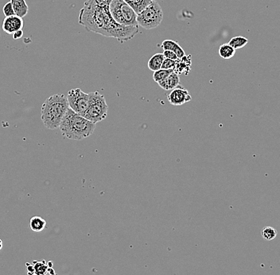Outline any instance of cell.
Listing matches in <instances>:
<instances>
[{
	"mask_svg": "<svg viewBox=\"0 0 280 275\" xmlns=\"http://www.w3.org/2000/svg\"><path fill=\"white\" fill-rule=\"evenodd\" d=\"M111 0H87L79 15V23L89 32L114 37L124 43L139 33V27L118 24L110 13Z\"/></svg>",
	"mask_w": 280,
	"mask_h": 275,
	"instance_id": "obj_1",
	"label": "cell"
},
{
	"mask_svg": "<svg viewBox=\"0 0 280 275\" xmlns=\"http://www.w3.org/2000/svg\"><path fill=\"white\" fill-rule=\"evenodd\" d=\"M59 128L62 135L69 139L82 140L93 135L96 124L69 108Z\"/></svg>",
	"mask_w": 280,
	"mask_h": 275,
	"instance_id": "obj_2",
	"label": "cell"
},
{
	"mask_svg": "<svg viewBox=\"0 0 280 275\" xmlns=\"http://www.w3.org/2000/svg\"><path fill=\"white\" fill-rule=\"evenodd\" d=\"M70 108L67 97L64 94H55L49 97L41 107V119L45 128L56 130Z\"/></svg>",
	"mask_w": 280,
	"mask_h": 275,
	"instance_id": "obj_3",
	"label": "cell"
},
{
	"mask_svg": "<svg viewBox=\"0 0 280 275\" xmlns=\"http://www.w3.org/2000/svg\"><path fill=\"white\" fill-rule=\"evenodd\" d=\"M109 10L111 17L118 24L125 27H139L137 14L124 0H111Z\"/></svg>",
	"mask_w": 280,
	"mask_h": 275,
	"instance_id": "obj_4",
	"label": "cell"
},
{
	"mask_svg": "<svg viewBox=\"0 0 280 275\" xmlns=\"http://www.w3.org/2000/svg\"><path fill=\"white\" fill-rule=\"evenodd\" d=\"M89 108L84 117L97 124L106 119L108 111V105L103 95L99 92L89 93Z\"/></svg>",
	"mask_w": 280,
	"mask_h": 275,
	"instance_id": "obj_5",
	"label": "cell"
},
{
	"mask_svg": "<svg viewBox=\"0 0 280 275\" xmlns=\"http://www.w3.org/2000/svg\"><path fill=\"white\" fill-rule=\"evenodd\" d=\"M163 19V9L156 1H151L144 10L137 15L139 27H142L146 30L155 29L159 27Z\"/></svg>",
	"mask_w": 280,
	"mask_h": 275,
	"instance_id": "obj_6",
	"label": "cell"
},
{
	"mask_svg": "<svg viewBox=\"0 0 280 275\" xmlns=\"http://www.w3.org/2000/svg\"><path fill=\"white\" fill-rule=\"evenodd\" d=\"M67 100L70 109L78 115H85L89 108V93H85L80 89H72L67 95Z\"/></svg>",
	"mask_w": 280,
	"mask_h": 275,
	"instance_id": "obj_7",
	"label": "cell"
},
{
	"mask_svg": "<svg viewBox=\"0 0 280 275\" xmlns=\"http://www.w3.org/2000/svg\"><path fill=\"white\" fill-rule=\"evenodd\" d=\"M167 100L174 106H181L187 102H190L192 100V97L188 90H186L184 87L179 85L173 90H171V93L167 96Z\"/></svg>",
	"mask_w": 280,
	"mask_h": 275,
	"instance_id": "obj_8",
	"label": "cell"
},
{
	"mask_svg": "<svg viewBox=\"0 0 280 275\" xmlns=\"http://www.w3.org/2000/svg\"><path fill=\"white\" fill-rule=\"evenodd\" d=\"M24 27V22L23 19L17 15H13L10 17H5L4 20L2 22V30L5 33L13 35L16 31L23 30Z\"/></svg>",
	"mask_w": 280,
	"mask_h": 275,
	"instance_id": "obj_9",
	"label": "cell"
},
{
	"mask_svg": "<svg viewBox=\"0 0 280 275\" xmlns=\"http://www.w3.org/2000/svg\"><path fill=\"white\" fill-rule=\"evenodd\" d=\"M159 86L165 91H171L180 85V77L175 72H171L165 80L158 83Z\"/></svg>",
	"mask_w": 280,
	"mask_h": 275,
	"instance_id": "obj_10",
	"label": "cell"
},
{
	"mask_svg": "<svg viewBox=\"0 0 280 275\" xmlns=\"http://www.w3.org/2000/svg\"><path fill=\"white\" fill-rule=\"evenodd\" d=\"M161 47L163 48V50H171L176 54L178 59L183 58L185 56V51L183 49L178 45L177 41H173V40H165L163 41V43L161 45Z\"/></svg>",
	"mask_w": 280,
	"mask_h": 275,
	"instance_id": "obj_11",
	"label": "cell"
},
{
	"mask_svg": "<svg viewBox=\"0 0 280 275\" xmlns=\"http://www.w3.org/2000/svg\"><path fill=\"white\" fill-rule=\"evenodd\" d=\"M190 66H191V56H186L181 59H178L176 62V66H175V72L176 73L179 74L185 73L187 75L188 72H190Z\"/></svg>",
	"mask_w": 280,
	"mask_h": 275,
	"instance_id": "obj_12",
	"label": "cell"
},
{
	"mask_svg": "<svg viewBox=\"0 0 280 275\" xmlns=\"http://www.w3.org/2000/svg\"><path fill=\"white\" fill-rule=\"evenodd\" d=\"M10 2L12 4L15 15L23 19V17L27 15L29 7L26 0H10Z\"/></svg>",
	"mask_w": 280,
	"mask_h": 275,
	"instance_id": "obj_13",
	"label": "cell"
},
{
	"mask_svg": "<svg viewBox=\"0 0 280 275\" xmlns=\"http://www.w3.org/2000/svg\"><path fill=\"white\" fill-rule=\"evenodd\" d=\"M164 59H165V58H164L163 54H156L153 55L149 59L148 63H147L149 69L151 70L153 72L161 69Z\"/></svg>",
	"mask_w": 280,
	"mask_h": 275,
	"instance_id": "obj_14",
	"label": "cell"
},
{
	"mask_svg": "<svg viewBox=\"0 0 280 275\" xmlns=\"http://www.w3.org/2000/svg\"><path fill=\"white\" fill-rule=\"evenodd\" d=\"M129 6H132L133 10L138 15L142 10H144L146 6L150 4V0H124Z\"/></svg>",
	"mask_w": 280,
	"mask_h": 275,
	"instance_id": "obj_15",
	"label": "cell"
},
{
	"mask_svg": "<svg viewBox=\"0 0 280 275\" xmlns=\"http://www.w3.org/2000/svg\"><path fill=\"white\" fill-rule=\"evenodd\" d=\"M45 226H46V221L40 216H34L30 220V227L31 230L34 232H42L45 229Z\"/></svg>",
	"mask_w": 280,
	"mask_h": 275,
	"instance_id": "obj_16",
	"label": "cell"
},
{
	"mask_svg": "<svg viewBox=\"0 0 280 275\" xmlns=\"http://www.w3.org/2000/svg\"><path fill=\"white\" fill-rule=\"evenodd\" d=\"M219 55L223 59H231L236 54V49H233L229 43L220 45L218 50Z\"/></svg>",
	"mask_w": 280,
	"mask_h": 275,
	"instance_id": "obj_17",
	"label": "cell"
},
{
	"mask_svg": "<svg viewBox=\"0 0 280 275\" xmlns=\"http://www.w3.org/2000/svg\"><path fill=\"white\" fill-rule=\"evenodd\" d=\"M247 43H248V39L246 38V37H243V36H237V37H233L229 42V45L233 49H236V50L242 49Z\"/></svg>",
	"mask_w": 280,
	"mask_h": 275,
	"instance_id": "obj_18",
	"label": "cell"
},
{
	"mask_svg": "<svg viewBox=\"0 0 280 275\" xmlns=\"http://www.w3.org/2000/svg\"><path fill=\"white\" fill-rule=\"evenodd\" d=\"M175 72L174 69H161L158 70V71H155L153 74V79L155 80V82L159 83L161 81H163V80H165L167 76H169L171 72Z\"/></svg>",
	"mask_w": 280,
	"mask_h": 275,
	"instance_id": "obj_19",
	"label": "cell"
},
{
	"mask_svg": "<svg viewBox=\"0 0 280 275\" xmlns=\"http://www.w3.org/2000/svg\"><path fill=\"white\" fill-rule=\"evenodd\" d=\"M262 237L267 241H272L277 236V231L272 227H265L261 232Z\"/></svg>",
	"mask_w": 280,
	"mask_h": 275,
	"instance_id": "obj_20",
	"label": "cell"
},
{
	"mask_svg": "<svg viewBox=\"0 0 280 275\" xmlns=\"http://www.w3.org/2000/svg\"><path fill=\"white\" fill-rule=\"evenodd\" d=\"M34 263V273L35 275H45L47 274V266L44 262H35Z\"/></svg>",
	"mask_w": 280,
	"mask_h": 275,
	"instance_id": "obj_21",
	"label": "cell"
},
{
	"mask_svg": "<svg viewBox=\"0 0 280 275\" xmlns=\"http://www.w3.org/2000/svg\"><path fill=\"white\" fill-rule=\"evenodd\" d=\"M176 62L177 61H174V60L167 59L165 58L163 61V65H162V69H174L175 70V66H176Z\"/></svg>",
	"mask_w": 280,
	"mask_h": 275,
	"instance_id": "obj_22",
	"label": "cell"
},
{
	"mask_svg": "<svg viewBox=\"0 0 280 275\" xmlns=\"http://www.w3.org/2000/svg\"><path fill=\"white\" fill-rule=\"evenodd\" d=\"M2 11H3L5 17H10L13 16V15H15V11H14V9H13L12 4H11V2H6V4L3 6Z\"/></svg>",
	"mask_w": 280,
	"mask_h": 275,
	"instance_id": "obj_23",
	"label": "cell"
},
{
	"mask_svg": "<svg viewBox=\"0 0 280 275\" xmlns=\"http://www.w3.org/2000/svg\"><path fill=\"white\" fill-rule=\"evenodd\" d=\"M163 54L164 56V58H167V59L174 60V61H177L178 60V58H177L176 54L174 53L173 51H171V50H164Z\"/></svg>",
	"mask_w": 280,
	"mask_h": 275,
	"instance_id": "obj_24",
	"label": "cell"
},
{
	"mask_svg": "<svg viewBox=\"0 0 280 275\" xmlns=\"http://www.w3.org/2000/svg\"><path fill=\"white\" fill-rule=\"evenodd\" d=\"M23 30H20V31H16L15 33L13 34V38L15 40L19 39V38H21V37H23Z\"/></svg>",
	"mask_w": 280,
	"mask_h": 275,
	"instance_id": "obj_25",
	"label": "cell"
},
{
	"mask_svg": "<svg viewBox=\"0 0 280 275\" xmlns=\"http://www.w3.org/2000/svg\"><path fill=\"white\" fill-rule=\"evenodd\" d=\"M2 248V241L0 240V250Z\"/></svg>",
	"mask_w": 280,
	"mask_h": 275,
	"instance_id": "obj_26",
	"label": "cell"
},
{
	"mask_svg": "<svg viewBox=\"0 0 280 275\" xmlns=\"http://www.w3.org/2000/svg\"><path fill=\"white\" fill-rule=\"evenodd\" d=\"M150 1H155V0H150Z\"/></svg>",
	"mask_w": 280,
	"mask_h": 275,
	"instance_id": "obj_27",
	"label": "cell"
}]
</instances>
